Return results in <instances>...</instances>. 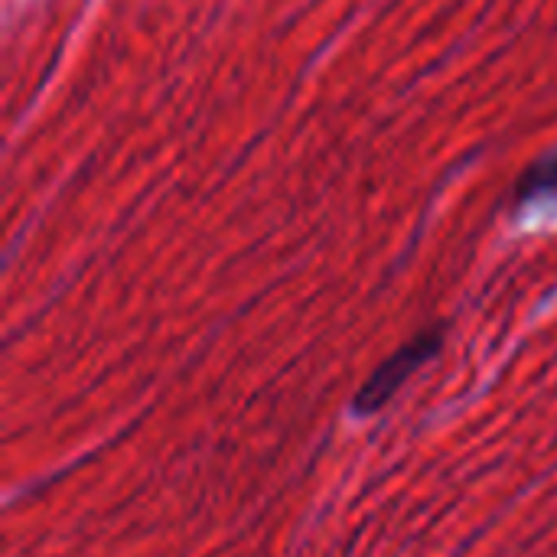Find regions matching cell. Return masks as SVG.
Returning <instances> with one entry per match:
<instances>
[{"label":"cell","instance_id":"1","mask_svg":"<svg viewBox=\"0 0 557 557\" xmlns=\"http://www.w3.org/2000/svg\"><path fill=\"white\" fill-rule=\"evenodd\" d=\"M441 343H444V333H441V330H428V333L414 336L408 346H401V349H398L388 362H382V366L375 369V375L366 382V388H362L359 398H356V408H359L362 414L382 411V408L401 392V385H405L424 362H431V359L441 352Z\"/></svg>","mask_w":557,"mask_h":557},{"label":"cell","instance_id":"2","mask_svg":"<svg viewBox=\"0 0 557 557\" xmlns=\"http://www.w3.org/2000/svg\"><path fill=\"white\" fill-rule=\"evenodd\" d=\"M542 193H557V157L542 160L539 166H532L522 180H519V196L532 199Z\"/></svg>","mask_w":557,"mask_h":557}]
</instances>
